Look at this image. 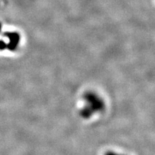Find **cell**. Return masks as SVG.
Wrapping results in <instances>:
<instances>
[{
  "instance_id": "6da1fadb",
  "label": "cell",
  "mask_w": 155,
  "mask_h": 155,
  "mask_svg": "<svg viewBox=\"0 0 155 155\" xmlns=\"http://www.w3.org/2000/svg\"><path fill=\"white\" fill-rule=\"evenodd\" d=\"M84 105L80 111V116L83 119H89L94 114L102 112L105 108V102L99 95L88 91L83 95Z\"/></svg>"
},
{
  "instance_id": "7a4b0ae2",
  "label": "cell",
  "mask_w": 155,
  "mask_h": 155,
  "mask_svg": "<svg viewBox=\"0 0 155 155\" xmlns=\"http://www.w3.org/2000/svg\"><path fill=\"white\" fill-rule=\"evenodd\" d=\"M106 155H124V154H118V153L116 152H108L106 154Z\"/></svg>"
}]
</instances>
